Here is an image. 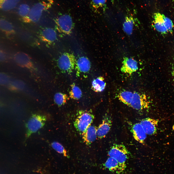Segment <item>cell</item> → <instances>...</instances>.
<instances>
[{"mask_svg": "<svg viewBox=\"0 0 174 174\" xmlns=\"http://www.w3.org/2000/svg\"><path fill=\"white\" fill-rule=\"evenodd\" d=\"M106 1V0H92L93 6L96 7L102 6L105 3Z\"/></svg>", "mask_w": 174, "mask_h": 174, "instance_id": "cell-29", "label": "cell"}, {"mask_svg": "<svg viewBox=\"0 0 174 174\" xmlns=\"http://www.w3.org/2000/svg\"><path fill=\"white\" fill-rule=\"evenodd\" d=\"M158 121L157 119L146 118L142 120L140 123L146 134L152 135L157 132Z\"/></svg>", "mask_w": 174, "mask_h": 174, "instance_id": "cell-11", "label": "cell"}, {"mask_svg": "<svg viewBox=\"0 0 174 174\" xmlns=\"http://www.w3.org/2000/svg\"><path fill=\"white\" fill-rule=\"evenodd\" d=\"M69 95L71 98L77 100L81 97L82 92L80 88L73 83L71 85V89L69 92Z\"/></svg>", "mask_w": 174, "mask_h": 174, "instance_id": "cell-25", "label": "cell"}, {"mask_svg": "<svg viewBox=\"0 0 174 174\" xmlns=\"http://www.w3.org/2000/svg\"><path fill=\"white\" fill-rule=\"evenodd\" d=\"M94 118V115L91 112L80 110L74 122V126L77 130L82 134L91 125Z\"/></svg>", "mask_w": 174, "mask_h": 174, "instance_id": "cell-4", "label": "cell"}, {"mask_svg": "<svg viewBox=\"0 0 174 174\" xmlns=\"http://www.w3.org/2000/svg\"><path fill=\"white\" fill-rule=\"evenodd\" d=\"M51 146L52 148L58 153L62 154L64 156L67 158L69 157L67 151L60 143L54 141L51 143Z\"/></svg>", "mask_w": 174, "mask_h": 174, "instance_id": "cell-26", "label": "cell"}, {"mask_svg": "<svg viewBox=\"0 0 174 174\" xmlns=\"http://www.w3.org/2000/svg\"><path fill=\"white\" fill-rule=\"evenodd\" d=\"M3 105V104L1 101L0 100V107L2 106Z\"/></svg>", "mask_w": 174, "mask_h": 174, "instance_id": "cell-31", "label": "cell"}, {"mask_svg": "<svg viewBox=\"0 0 174 174\" xmlns=\"http://www.w3.org/2000/svg\"><path fill=\"white\" fill-rule=\"evenodd\" d=\"M131 131L135 140L140 143H144L146 138V134L140 123L133 125Z\"/></svg>", "mask_w": 174, "mask_h": 174, "instance_id": "cell-14", "label": "cell"}, {"mask_svg": "<svg viewBox=\"0 0 174 174\" xmlns=\"http://www.w3.org/2000/svg\"><path fill=\"white\" fill-rule=\"evenodd\" d=\"M97 129L96 126L91 125L82 134L83 140L86 145H90L96 139Z\"/></svg>", "mask_w": 174, "mask_h": 174, "instance_id": "cell-15", "label": "cell"}, {"mask_svg": "<svg viewBox=\"0 0 174 174\" xmlns=\"http://www.w3.org/2000/svg\"><path fill=\"white\" fill-rule=\"evenodd\" d=\"M109 157L114 158L118 162L119 168L117 172L118 174L123 172L126 168V163L128 159L129 152L123 145L114 144L108 153Z\"/></svg>", "mask_w": 174, "mask_h": 174, "instance_id": "cell-1", "label": "cell"}, {"mask_svg": "<svg viewBox=\"0 0 174 174\" xmlns=\"http://www.w3.org/2000/svg\"><path fill=\"white\" fill-rule=\"evenodd\" d=\"M14 59L15 63L21 67L31 70L35 69L31 58L25 53L21 51L17 52L14 56Z\"/></svg>", "mask_w": 174, "mask_h": 174, "instance_id": "cell-9", "label": "cell"}, {"mask_svg": "<svg viewBox=\"0 0 174 174\" xmlns=\"http://www.w3.org/2000/svg\"><path fill=\"white\" fill-rule=\"evenodd\" d=\"M10 81L9 75L4 72H0V85H7Z\"/></svg>", "mask_w": 174, "mask_h": 174, "instance_id": "cell-28", "label": "cell"}, {"mask_svg": "<svg viewBox=\"0 0 174 174\" xmlns=\"http://www.w3.org/2000/svg\"><path fill=\"white\" fill-rule=\"evenodd\" d=\"M0 29L6 35H11L15 33L13 26L12 23L3 19H0Z\"/></svg>", "mask_w": 174, "mask_h": 174, "instance_id": "cell-19", "label": "cell"}, {"mask_svg": "<svg viewBox=\"0 0 174 174\" xmlns=\"http://www.w3.org/2000/svg\"><path fill=\"white\" fill-rule=\"evenodd\" d=\"M76 60L74 56L68 53H65L59 58L57 65L59 68L64 72L71 73L75 67Z\"/></svg>", "mask_w": 174, "mask_h": 174, "instance_id": "cell-6", "label": "cell"}, {"mask_svg": "<svg viewBox=\"0 0 174 174\" xmlns=\"http://www.w3.org/2000/svg\"><path fill=\"white\" fill-rule=\"evenodd\" d=\"M30 10L29 6L25 4H21L18 9V13L19 15L22 18L27 15Z\"/></svg>", "mask_w": 174, "mask_h": 174, "instance_id": "cell-27", "label": "cell"}, {"mask_svg": "<svg viewBox=\"0 0 174 174\" xmlns=\"http://www.w3.org/2000/svg\"><path fill=\"white\" fill-rule=\"evenodd\" d=\"M7 60L6 53L0 49V62H4Z\"/></svg>", "mask_w": 174, "mask_h": 174, "instance_id": "cell-30", "label": "cell"}, {"mask_svg": "<svg viewBox=\"0 0 174 174\" xmlns=\"http://www.w3.org/2000/svg\"><path fill=\"white\" fill-rule=\"evenodd\" d=\"M153 18V26L156 30L164 34L172 33L174 25L169 18L159 12L154 14Z\"/></svg>", "mask_w": 174, "mask_h": 174, "instance_id": "cell-3", "label": "cell"}, {"mask_svg": "<svg viewBox=\"0 0 174 174\" xmlns=\"http://www.w3.org/2000/svg\"><path fill=\"white\" fill-rule=\"evenodd\" d=\"M150 103L149 100L145 94L135 92L133 93L130 106L136 110H141L148 108Z\"/></svg>", "mask_w": 174, "mask_h": 174, "instance_id": "cell-8", "label": "cell"}, {"mask_svg": "<svg viewBox=\"0 0 174 174\" xmlns=\"http://www.w3.org/2000/svg\"><path fill=\"white\" fill-rule=\"evenodd\" d=\"M91 66L90 62L87 58L85 56L80 57L76 60L75 66L77 75L79 76L81 73L87 72L90 70Z\"/></svg>", "mask_w": 174, "mask_h": 174, "instance_id": "cell-12", "label": "cell"}, {"mask_svg": "<svg viewBox=\"0 0 174 174\" xmlns=\"http://www.w3.org/2000/svg\"><path fill=\"white\" fill-rule=\"evenodd\" d=\"M103 166L111 172L117 173L119 168L118 161L114 158L109 157L103 164Z\"/></svg>", "mask_w": 174, "mask_h": 174, "instance_id": "cell-21", "label": "cell"}, {"mask_svg": "<svg viewBox=\"0 0 174 174\" xmlns=\"http://www.w3.org/2000/svg\"><path fill=\"white\" fill-rule=\"evenodd\" d=\"M133 93L128 91L124 90L121 91L118 94V99L124 104L130 106L131 102Z\"/></svg>", "mask_w": 174, "mask_h": 174, "instance_id": "cell-20", "label": "cell"}, {"mask_svg": "<svg viewBox=\"0 0 174 174\" xmlns=\"http://www.w3.org/2000/svg\"><path fill=\"white\" fill-rule=\"evenodd\" d=\"M21 0H0V10L8 11L14 9Z\"/></svg>", "mask_w": 174, "mask_h": 174, "instance_id": "cell-18", "label": "cell"}, {"mask_svg": "<svg viewBox=\"0 0 174 174\" xmlns=\"http://www.w3.org/2000/svg\"><path fill=\"white\" fill-rule=\"evenodd\" d=\"M106 85L104 78L100 76L93 80L92 82V88L94 91L100 92L104 90Z\"/></svg>", "mask_w": 174, "mask_h": 174, "instance_id": "cell-17", "label": "cell"}, {"mask_svg": "<svg viewBox=\"0 0 174 174\" xmlns=\"http://www.w3.org/2000/svg\"><path fill=\"white\" fill-rule=\"evenodd\" d=\"M69 98L65 94L60 92L56 93L54 96L55 103L58 106H60L66 102Z\"/></svg>", "mask_w": 174, "mask_h": 174, "instance_id": "cell-24", "label": "cell"}, {"mask_svg": "<svg viewBox=\"0 0 174 174\" xmlns=\"http://www.w3.org/2000/svg\"><path fill=\"white\" fill-rule=\"evenodd\" d=\"M121 70L124 73L131 74L138 69V63L134 59L128 57L124 58Z\"/></svg>", "mask_w": 174, "mask_h": 174, "instance_id": "cell-13", "label": "cell"}, {"mask_svg": "<svg viewBox=\"0 0 174 174\" xmlns=\"http://www.w3.org/2000/svg\"><path fill=\"white\" fill-rule=\"evenodd\" d=\"M134 20L131 17H126L123 24V28L124 31L127 34L130 35L132 33Z\"/></svg>", "mask_w": 174, "mask_h": 174, "instance_id": "cell-23", "label": "cell"}, {"mask_svg": "<svg viewBox=\"0 0 174 174\" xmlns=\"http://www.w3.org/2000/svg\"><path fill=\"white\" fill-rule=\"evenodd\" d=\"M53 0L43 1L35 4L30 9L27 15L22 18V21L26 23L37 22L39 20L43 11L50 7Z\"/></svg>", "mask_w": 174, "mask_h": 174, "instance_id": "cell-2", "label": "cell"}, {"mask_svg": "<svg viewBox=\"0 0 174 174\" xmlns=\"http://www.w3.org/2000/svg\"><path fill=\"white\" fill-rule=\"evenodd\" d=\"M47 120V117L44 115L33 114L25 124L26 139L43 127Z\"/></svg>", "mask_w": 174, "mask_h": 174, "instance_id": "cell-5", "label": "cell"}, {"mask_svg": "<svg viewBox=\"0 0 174 174\" xmlns=\"http://www.w3.org/2000/svg\"><path fill=\"white\" fill-rule=\"evenodd\" d=\"M41 39L43 41L49 44L54 42L57 39V34L53 29L47 28L43 29L40 35Z\"/></svg>", "mask_w": 174, "mask_h": 174, "instance_id": "cell-16", "label": "cell"}, {"mask_svg": "<svg viewBox=\"0 0 174 174\" xmlns=\"http://www.w3.org/2000/svg\"><path fill=\"white\" fill-rule=\"evenodd\" d=\"M56 28L60 32L69 35L72 30L73 23L71 17L67 14L60 16L55 20Z\"/></svg>", "mask_w": 174, "mask_h": 174, "instance_id": "cell-7", "label": "cell"}, {"mask_svg": "<svg viewBox=\"0 0 174 174\" xmlns=\"http://www.w3.org/2000/svg\"><path fill=\"white\" fill-rule=\"evenodd\" d=\"M112 123L111 117L108 115H105L103 118L102 123L97 127V137L99 139L104 138L109 131Z\"/></svg>", "mask_w": 174, "mask_h": 174, "instance_id": "cell-10", "label": "cell"}, {"mask_svg": "<svg viewBox=\"0 0 174 174\" xmlns=\"http://www.w3.org/2000/svg\"><path fill=\"white\" fill-rule=\"evenodd\" d=\"M24 87L23 82L19 80H11L7 85L8 89L10 91L13 92L22 90L24 88Z\"/></svg>", "mask_w": 174, "mask_h": 174, "instance_id": "cell-22", "label": "cell"}]
</instances>
